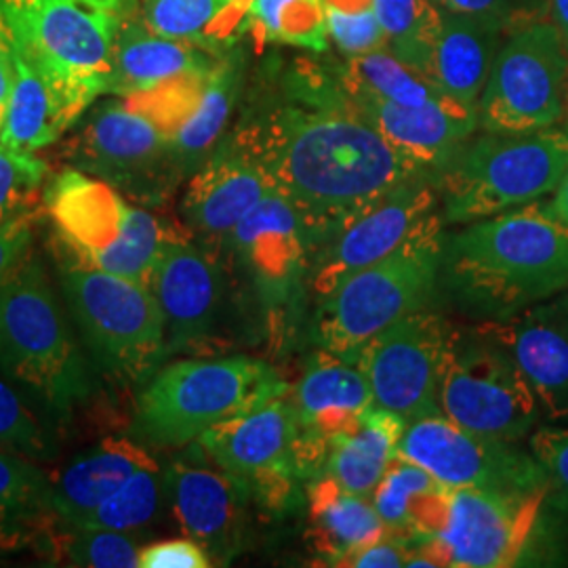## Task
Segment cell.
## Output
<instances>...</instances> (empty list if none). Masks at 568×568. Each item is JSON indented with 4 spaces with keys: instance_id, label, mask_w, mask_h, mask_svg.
<instances>
[{
    "instance_id": "obj_1",
    "label": "cell",
    "mask_w": 568,
    "mask_h": 568,
    "mask_svg": "<svg viewBox=\"0 0 568 568\" xmlns=\"http://www.w3.org/2000/svg\"><path fill=\"white\" fill-rule=\"evenodd\" d=\"M234 131L272 187L300 211L310 251L394 187L434 178L386 142L356 108L337 65L323 61L278 68Z\"/></svg>"
},
{
    "instance_id": "obj_2",
    "label": "cell",
    "mask_w": 568,
    "mask_h": 568,
    "mask_svg": "<svg viewBox=\"0 0 568 568\" xmlns=\"http://www.w3.org/2000/svg\"><path fill=\"white\" fill-rule=\"evenodd\" d=\"M440 284L464 312L504 323L568 291V225L532 203L445 236Z\"/></svg>"
},
{
    "instance_id": "obj_3",
    "label": "cell",
    "mask_w": 568,
    "mask_h": 568,
    "mask_svg": "<svg viewBox=\"0 0 568 568\" xmlns=\"http://www.w3.org/2000/svg\"><path fill=\"white\" fill-rule=\"evenodd\" d=\"M79 342L44 265L30 253L0 288V371L63 422L93 394Z\"/></svg>"
},
{
    "instance_id": "obj_4",
    "label": "cell",
    "mask_w": 568,
    "mask_h": 568,
    "mask_svg": "<svg viewBox=\"0 0 568 568\" xmlns=\"http://www.w3.org/2000/svg\"><path fill=\"white\" fill-rule=\"evenodd\" d=\"M284 394L286 382L257 358L175 361L161 366L140 392L133 432L142 445L187 447L211 427Z\"/></svg>"
},
{
    "instance_id": "obj_5",
    "label": "cell",
    "mask_w": 568,
    "mask_h": 568,
    "mask_svg": "<svg viewBox=\"0 0 568 568\" xmlns=\"http://www.w3.org/2000/svg\"><path fill=\"white\" fill-rule=\"evenodd\" d=\"M568 171V124L471 135L434 178L445 224H471L539 203Z\"/></svg>"
},
{
    "instance_id": "obj_6",
    "label": "cell",
    "mask_w": 568,
    "mask_h": 568,
    "mask_svg": "<svg viewBox=\"0 0 568 568\" xmlns=\"http://www.w3.org/2000/svg\"><path fill=\"white\" fill-rule=\"evenodd\" d=\"M445 217L417 230L384 260L347 276L316 302L310 337L316 347L356 361L358 349L387 326L426 310L440 288Z\"/></svg>"
},
{
    "instance_id": "obj_7",
    "label": "cell",
    "mask_w": 568,
    "mask_h": 568,
    "mask_svg": "<svg viewBox=\"0 0 568 568\" xmlns=\"http://www.w3.org/2000/svg\"><path fill=\"white\" fill-rule=\"evenodd\" d=\"M44 206L70 260L143 284L175 230L74 166L47 185Z\"/></svg>"
},
{
    "instance_id": "obj_8",
    "label": "cell",
    "mask_w": 568,
    "mask_h": 568,
    "mask_svg": "<svg viewBox=\"0 0 568 568\" xmlns=\"http://www.w3.org/2000/svg\"><path fill=\"white\" fill-rule=\"evenodd\" d=\"M61 295L91 363L105 375L140 384L166 358L161 305L148 284L70 257L60 264Z\"/></svg>"
},
{
    "instance_id": "obj_9",
    "label": "cell",
    "mask_w": 568,
    "mask_h": 568,
    "mask_svg": "<svg viewBox=\"0 0 568 568\" xmlns=\"http://www.w3.org/2000/svg\"><path fill=\"white\" fill-rule=\"evenodd\" d=\"M140 0H0V21L32 60L91 102L105 95L121 32Z\"/></svg>"
},
{
    "instance_id": "obj_10",
    "label": "cell",
    "mask_w": 568,
    "mask_h": 568,
    "mask_svg": "<svg viewBox=\"0 0 568 568\" xmlns=\"http://www.w3.org/2000/svg\"><path fill=\"white\" fill-rule=\"evenodd\" d=\"M443 415L485 438L520 443L541 417L527 379L493 323L455 331L440 382Z\"/></svg>"
},
{
    "instance_id": "obj_11",
    "label": "cell",
    "mask_w": 568,
    "mask_h": 568,
    "mask_svg": "<svg viewBox=\"0 0 568 568\" xmlns=\"http://www.w3.org/2000/svg\"><path fill=\"white\" fill-rule=\"evenodd\" d=\"M74 169L110 183L138 204H161L182 182L171 140L142 110L110 95L95 102L65 148Z\"/></svg>"
},
{
    "instance_id": "obj_12",
    "label": "cell",
    "mask_w": 568,
    "mask_h": 568,
    "mask_svg": "<svg viewBox=\"0 0 568 568\" xmlns=\"http://www.w3.org/2000/svg\"><path fill=\"white\" fill-rule=\"evenodd\" d=\"M478 129L530 133L568 119V49L554 21L514 30L501 44L478 100Z\"/></svg>"
},
{
    "instance_id": "obj_13",
    "label": "cell",
    "mask_w": 568,
    "mask_h": 568,
    "mask_svg": "<svg viewBox=\"0 0 568 568\" xmlns=\"http://www.w3.org/2000/svg\"><path fill=\"white\" fill-rule=\"evenodd\" d=\"M297 440V413L284 394L211 427L196 443L246 490L248 499L283 511L295 504L305 483Z\"/></svg>"
},
{
    "instance_id": "obj_14",
    "label": "cell",
    "mask_w": 568,
    "mask_h": 568,
    "mask_svg": "<svg viewBox=\"0 0 568 568\" xmlns=\"http://www.w3.org/2000/svg\"><path fill=\"white\" fill-rule=\"evenodd\" d=\"M398 457L424 467L448 488H487L499 493H548V471L530 448L467 432L445 415L406 422Z\"/></svg>"
},
{
    "instance_id": "obj_15",
    "label": "cell",
    "mask_w": 568,
    "mask_h": 568,
    "mask_svg": "<svg viewBox=\"0 0 568 568\" xmlns=\"http://www.w3.org/2000/svg\"><path fill=\"white\" fill-rule=\"evenodd\" d=\"M440 215L434 178L424 175L394 187L312 246L305 283L314 300H325L347 276L384 260Z\"/></svg>"
},
{
    "instance_id": "obj_16",
    "label": "cell",
    "mask_w": 568,
    "mask_h": 568,
    "mask_svg": "<svg viewBox=\"0 0 568 568\" xmlns=\"http://www.w3.org/2000/svg\"><path fill=\"white\" fill-rule=\"evenodd\" d=\"M453 333L440 314L426 307L366 342L356 363L371 384L375 406L406 422L443 415L440 382Z\"/></svg>"
},
{
    "instance_id": "obj_17",
    "label": "cell",
    "mask_w": 568,
    "mask_h": 568,
    "mask_svg": "<svg viewBox=\"0 0 568 568\" xmlns=\"http://www.w3.org/2000/svg\"><path fill=\"white\" fill-rule=\"evenodd\" d=\"M548 493H499L487 488H450V514L436 546L447 567H516L532 548Z\"/></svg>"
},
{
    "instance_id": "obj_18",
    "label": "cell",
    "mask_w": 568,
    "mask_h": 568,
    "mask_svg": "<svg viewBox=\"0 0 568 568\" xmlns=\"http://www.w3.org/2000/svg\"><path fill=\"white\" fill-rule=\"evenodd\" d=\"M161 305L166 356L201 347L222 321L225 276L220 262L182 230H173L148 281Z\"/></svg>"
},
{
    "instance_id": "obj_19",
    "label": "cell",
    "mask_w": 568,
    "mask_h": 568,
    "mask_svg": "<svg viewBox=\"0 0 568 568\" xmlns=\"http://www.w3.org/2000/svg\"><path fill=\"white\" fill-rule=\"evenodd\" d=\"M187 447L163 471L164 499L185 537L199 541L213 560L227 562L241 548L248 495L199 443Z\"/></svg>"
},
{
    "instance_id": "obj_20",
    "label": "cell",
    "mask_w": 568,
    "mask_h": 568,
    "mask_svg": "<svg viewBox=\"0 0 568 568\" xmlns=\"http://www.w3.org/2000/svg\"><path fill=\"white\" fill-rule=\"evenodd\" d=\"M265 304H283L305 278L310 234L278 190L265 194L224 239Z\"/></svg>"
},
{
    "instance_id": "obj_21",
    "label": "cell",
    "mask_w": 568,
    "mask_h": 568,
    "mask_svg": "<svg viewBox=\"0 0 568 568\" xmlns=\"http://www.w3.org/2000/svg\"><path fill=\"white\" fill-rule=\"evenodd\" d=\"M272 190V182L257 156L243 138L232 131L190 175L182 201L183 220L194 234L224 241Z\"/></svg>"
},
{
    "instance_id": "obj_22",
    "label": "cell",
    "mask_w": 568,
    "mask_h": 568,
    "mask_svg": "<svg viewBox=\"0 0 568 568\" xmlns=\"http://www.w3.org/2000/svg\"><path fill=\"white\" fill-rule=\"evenodd\" d=\"M4 34L11 53V89L2 110L0 143L37 154L42 148L60 142L95 102L42 70L21 51L7 30Z\"/></svg>"
},
{
    "instance_id": "obj_23",
    "label": "cell",
    "mask_w": 568,
    "mask_h": 568,
    "mask_svg": "<svg viewBox=\"0 0 568 568\" xmlns=\"http://www.w3.org/2000/svg\"><path fill=\"white\" fill-rule=\"evenodd\" d=\"M493 325L520 366L541 417L568 426V291Z\"/></svg>"
},
{
    "instance_id": "obj_24",
    "label": "cell",
    "mask_w": 568,
    "mask_h": 568,
    "mask_svg": "<svg viewBox=\"0 0 568 568\" xmlns=\"http://www.w3.org/2000/svg\"><path fill=\"white\" fill-rule=\"evenodd\" d=\"M349 95L366 121L386 138L389 145L434 178L478 131L476 110H467L453 100L413 108L384 102L365 93L349 91Z\"/></svg>"
},
{
    "instance_id": "obj_25",
    "label": "cell",
    "mask_w": 568,
    "mask_h": 568,
    "mask_svg": "<svg viewBox=\"0 0 568 568\" xmlns=\"http://www.w3.org/2000/svg\"><path fill=\"white\" fill-rule=\"evenodd\" d=\"M288 396L300 429L326 445L349 432L375 406L373 389L358 363L323 347L307 361L302 379Z\"/></svg>"
},
{
    "instance_id": "obj_26",
    "label": "cell",
    "mask_w": 568,
    "mask_h": 568,
    "mask_svg": "<svg viewBox=\"0 0 568 568\" xmlns=\"http://www.w3.org/2000/svg\"><path fill=\"white\" fill-rule=\"evenodd\" d=\"M222 55L209 53L187 42L171 41L150 30L138 13L124 26L116 42L105 95L138 98L171 82L203 77Z\"/></svg>"
},
{
    "instance_id": "obj_27",
    "label": "cell",
    "mask_w": 568,
    "mask_h": 568,
    "mask_svg": "<svg viewBox=\"0 0 568 568\" xmlns=\"http://www.w3.org/2000/svg\"><path fill=\"white\" fill-rule=\"evenodd\" d=\"M506 37L488 21L443 7V26L427 61V81L448 100L476 110Z\"/></svg>"
},
{
    "instance_id": "obj_28",
    "label": "cell",
    "mask_w": 568,
    "mask_h": 568,
    "mask_svg": "<svg viewBox=\"0 0 568 568\" xmlns=\"http://www.w3.org/2000/svg\"><path fill=\"white\" fill-rule=\"evenodd\" d=\"M156 466L142 443L108 438L51 478V509L61 527H74L142 467Z\"/></svg>"
},
{
    "instance_id": "obj_29",
    "label": "cell",
    "mask_w": 568,
    "mask_h": 568,
    "mask_svg": "<svg viewBox=\"0 0 568 568\" xmlns=\"http://www.w3.org/2000/svg\"><path fill=\"white\" fill-rule=\"evenodd\" d=\"M310 541L333 565L387 535L386 523L371 499L339 487L328 474L307 485Z\"/></svg>"
},
{
    "instance_id": "obj_30",
    "label": "cell",
    "mask_w": 568,
    "mask_h": 568,
    "mask_svg": "<svg viewBox=\"0 0 568 568\" xmlns=\"http://www.w3.org/2000/svg\"><path fill=\"white\" fill-rule=\"evenodd\" d=\"M405 427V417L377 406L368 408L356 426L333 438L325 474L347 493L371 499L387 467L398 457Z\"/></svg>"
},
{
    "instance_id": "obj_31",
    "label": "cell",
    "mask_w": 568,
    "mask_h": 568,
    "mask_svg": "<svg viewBox=\"0 0 568 568\" xmlns=\"http://www.w3.org/2000/svg\"><path fill=\"white\" fill-rule=\"evenodd\" d=\"M246 7L248 0H140V16L164 39L224 55L244 34Z\"/></svg>"
},
{
    "instance_id": "obj_32",
    "label": "cell",
    "mask_w": 568,
    "mask_h": 568,
    "mask_svg": "<svg viewBox=\"0 0 568 568\" xmlns=\"http://www.w3.org/2000/svg\"><path fill=\"white\" fill-rule=\"evenodd\" d=\"M243 82L244 58L234 47L206 74L194 114L171 138L173 154L182 169L183 178L192 175L215 150V145L222 142L225 126L243 91Z\"/></svg>"
},
{
    "instance_id": "obj_33",
    "label": "cell",
    "mask_w": 568,
    "mask_h": 568,
    "mask_svg": "<svg viewBox=\"0 0 568 568\" xmlns=\"http://www.w3.org/2000/svg\"><path fill=\"white\" fill-rule=\"evenodd\" d=\"M55 520L51 476L37 462L0 450V548L30 544Z\"/></svg>"
},
{
    "instance_id": "obj_34",
    "label": "cell",
    "mask_w": 568,
    "mask_h": 568,
    "mask_svg": "<svg viewBox=\"0 0 568 568\" xmlns=\"http://www.w3.org/2000/svg\"><path fill=\"white\" fill-rule=\"evenodd\" d=\"M337 72L347 91L373 95L384 102L417 108L448 100L424 74L406 65L387 49L337 63Z\"/></svg>"
},
{
    "instance_id": "obj_35",
    "label": "cell",
    "mask_w": 568,
    "mask_h": 568,
    "mask_svg": "<svg viewBox=\"0 0 568 568\" xmlns=\"http://www.w3.org/2000/svg\"><path fill=\"white\" fill-rule=\"evenodd\" d=\"M244 34L325 53L328 51L325 0H248Z\"/></svg>"
},
{
    "instance_id": "obj_36",
    "label": "cell",
    "mask_w": 568,
    "mask_h": 568,
    "mask_svg": "<svg viewBox=\"0 0 568 568\" xmlns=\"http://www.w3.org/2000/svg\"><path fill=\"white\" fill-rule=\"evenodd\" d=\"M375 13L387 51L426 77L427 61L443 26V7L436 0H375Z\"/></svg>"
},
{
    "instance_id": "obj_37",
    "label": "cell",
    "mask_w": 568,
    "mask_h": 568,
    "mask_svg": "<svg viewBox=\"0 0 568 568\" xmlns=\"http://www.w3.org/2000/svg\"><path fill=\"white\" fill-rule=\"evenodd\" d=\"M164 497L163 471L159 466L138 469L100 508L74 527L138 530L154 520Z\"/></svg>"
},
{
    "instance_id": "obj_38",
    "label": "cell",
    "mask_w": 568,
    "mask_h": 568,
    "mask_svg": "<svg viewBox=\"0 0 568 568\" xmlns=\"http://www.w3.org/2000/svg\"><path fill=\"white\" fill-rule=\"evenodd\" d=\"M61 554L72 567H140V537L133 530L114 528L65 527Z\"/></svg>"
},
{
    "instance_id": "obj_39",
    "label": "cell",
    "mask_w": 568,
    "mask_h": 568,
    "mask_svg": "<svg viewBox=\"0 0 568 568\" xmlns=\"http://www.w3.org/2000/svg\"><path fill=\"white\" fill-rule=\"evenodd\" d=\"M0 450L16 453L32 462H47L55 455V440L39 417L23 403L20 392L0 371Z\"/></svg>"
},
{
    "instance_id": "obj_40",
    "label": "cell",
    "mask_w": 568,
    "mask_h": 568,
    "mask_svg": "<svg viewBox=\"0 0 568 568\" xmlns=\"http://www.w3.org/2000/svg\"><path fill=\"white\" fill-rule=\"evenodd\" d=\"M328 39L345 60L386 49V37L375 13V0H325Z\"/></svg>"
},
{
    "instance_id": "obj_41",
    "label": "cell",
    "mask_w": 568,
    "mask_h": 568,
    "mask_svg": "<svg viewBox=\"0 0 568 568\" xmlns=\"http://www.w3.org/2000/svg\"><path fill=\"white\" fill-rule=\"evenodd\" d=\"M47 180V163L32 152H20L0 143V227L28 211Z\"/></svg>"
},
{
    "instance_id": "obj_42",
    "label": "cell",
    "mask_w": 568,
    "mask_h": 568,
    "mask_svg": "<svg viewBox=\"0 0 568 568\" xmlns=\"http://www.w3.org/2000/svg\"><path fill=\"white\" fill-rule=\"evenodd\" d=\"M440 7L467 13L501 28L506 34L528 23L544 21L551 13V0H436Z\"/></svg>"
},
{
    "instance_id": "obj_43",
    "label": "cell",
    "mask_w": 568,
    "mask_h": 568,
    "mask_svg": "<svg viewBox=\"0 0 568 568\" xmlns=\"http://www.w3.org/2000/svg\"><path fill=\"white\" fill-rule=\"evenodd\" d=\"M528 448L546 467L554 493L568 506V426L537 427L528 436Z\"/></svg>"
},
{
    "instance_id": "obj_44",
    "label": "cell",
    "mask_w": 568,
    "mask_h": 568,
    "mask_svg": "<svg viewBox=\"0 0 568 568\" xmlns=\"http://www.w3.org/2000/svg\"><path fill=\"white\" fill-rule=\"evenodd\" d=\"M211 565V554L192 537L159 541L140 551L142 568H206Z\"/></svg>"
},
{
    "instance_id": "obj_45",
    "label": "cell",
    "mask_w": 568,
    "mask_h": 568,
    "mask_svg": "<svg viewBox=\"0 0 568 568\" xmlns=\"http://www.w3.org/2000/svg\"><path fill=\"white\" fill-rule=\"evenodd\" d=\"M410 541L405 535L387 532L375 544L347 556L342 567L354 568H400L406 567L410 556Z\"/></svg>"
},
{
    "instance_id": "obj_46",
    "label": "cell",
    "mask_w": 568,
    "mask_h": 568,
    "mask_svg": "<svg viewBox=\"0 0 568 568\" xmlns=\"http://www.w3.org/2000/svg\"><path fill=\"white\" fill-rule=\"evenodd\" d=\"M32 253L30 217H21L0 227V288Z\"/></svg>"
},
{
    "instance_id": "obj_47",
    "label": "cell",
    "mask_w": 568,
    "mask_h": 568,
    "mask_svg": "<svg viewBox=\"0 0 568 568\" xmlns=\"http://www.w3.org/2000/svg\"><path fill=\"white\" fill-rule=\"evenodd\" d=\"M9 89H11V53H9V42L0 21V110H4Z\"/></svg>"
},
{
    "instance_id": "obj_48",
    "label": "cell",
    "mask_w": 568,
    "mask_h": 568,
    "mask_svg": "<svg viewBox=\"0 0 568 568\" xmlns=\"http://www.w3.org/2000/svg\"><path fill=\"white\" fill-rule=\"evenodd\" d=\"M549 206H551V211L560 217V222L568 225V171L567 175L562 178L560 185L556 187L554 199H551Z\"/></svg>"
},
{
    "instance_id": "obj_49",
    "label": "cell",
    "mask_w": 568,
    "mask_h": 568,
    "mask_svg": "<svg viewBox=\"0 0 568 568\" xmlns=\"http://www.w3.org/2000/svg\"><path fill=\"white\" fill-rule=\"evenodd\" d=\"M549 16L554 18L551 21L560 30L568 49V0H551V13Z\"/></svg>"
}]
</instances>
